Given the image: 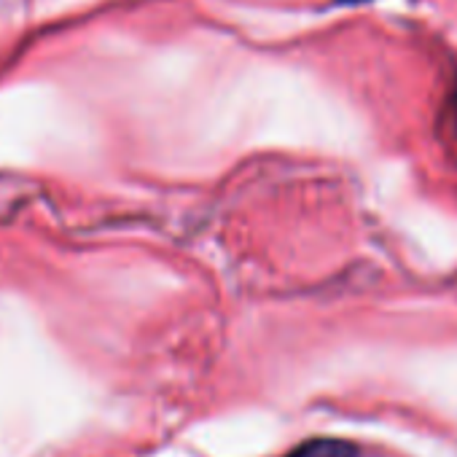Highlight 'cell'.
I'll return each mask as SVG.
<instances>
[{"label":"cell","instance_id":"3957f363","mask_svg":"<svg viewBox=\"0 0 457 457\" xmlns=\"http://www.w3.org/2000/svg\"><path fill=\"white\" fill-rule=\"evenodd\" d=\"M347 4H358V0H347Z\"/></svg>","mask_w":457,"mask_h":457},{"label":"cell","instance_id":"6da1fadb","mask_svg":"<svg viewBox=\"0 0 457 457\" xmlns=\"http://www.w3.org/2000/svg\"><path fill=\"white\" fill-rule=\"evenodd\" d=\"M286 457H361V449L345 438H307Z\"/></svg>","mask_w":457,"mask_h":457},{"label":"cell","instance_id":"7a4b0ae2","mask_svg":"<svg viewBox=\"0 0 457 457\" xmlns=\"http://www.w3.org/2000/svg\"><path fill=\"white\" fill-rule=\"evenodd\" d=\"M454 111H457V89H454Z\"/></svg>","mask_w":457,"mask_h":457}]
</instances>
